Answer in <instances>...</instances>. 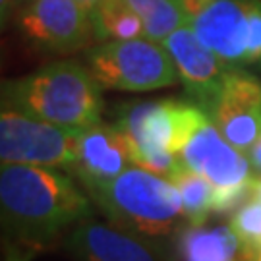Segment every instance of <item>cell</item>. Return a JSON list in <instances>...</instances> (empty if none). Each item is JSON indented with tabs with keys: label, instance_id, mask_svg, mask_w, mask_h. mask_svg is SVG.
<instances>
[{
	"label": "cell",
	"instance_id": "cell-1",
	"mask_svg": "<svg viewBox=\"0 0 261 261\" xmlns=\"http://www.w3.org/2000/svg\"><path fill=\"white\" fill-rule=\"evenodd\" d=\"M91 201L56 168L2 163V221L10 234L28 246H43L91 219Z\"/></svg>",
	"mask_w": 261,
	"mask_h": 261
},
{
	"label": "cell",
	"instance_id": "cell-2",
	"mask_svg": "<svg viewBox=\"0 0 261 261\" xmlns=\"http://www.w3.org/2000/svg\"><path fill=\"white\" fill-rule=\"evenodd\" d=\"M101 84L89 66L62 60L2 84V107L70 130L101 122Z\"/></svg>",
	"mask_w": 261,
	"mask_h": 261
},
{
	"label": "cell",
	"instance_id": "cell-3",
	"mask_svg": "<svg viewBox=\"0 0 261 261\" xmlns=\"http://www.w3.org/2000/svg\"><path fill=\"white\" fill-rule=\"evenodd\" d=\"M87 194L112 226L141 238L167 236L184 217L176 186L138 165Z\"/></svg>",
	"mask_w": 261,
	"mask_h": 261
},
{
	"label": "cell",
	"instance_id": "cell-4",
	"mask_svg": "<svg viewBox=\"0 0 261 261\" xmlns=\"http://www.w3.org/2000/svg\"><path fill=\"white\" fill-rule=\"evenodd\" d=\"M180 163L207 178L215 188L213 211L224 213L252 199V163L228 143L211 116L190 101L176 147Z\"/></svg>",
	"mask_w": 261,
	"mask_h": 261
},
{
	"label": "cell",
	"instance_id": "cell-5",
	"mask_svg": "<svg viewBox=\"0 0 261 261\" xmlns=\"http://www.w3.org/2000/svg\"><path fill=\"white\" fill-rule=\"evenodd\" d=\"M87 60L103 89L155 91L180 82L167 47L147 37L107 41L89 50Z\"/></svg>",
	"mask_w": 261,
	"mask_h": 261
},
{
	"label": "cell",
	"instance_id": "cell-6",
	"mask_svg": "<svg viewBox=\"0 0 261 261\" xmlns=\"http://www.w3.org/2000/svg\"><path fill=\"white\" fill-rule=\"evenodd\" d=\"M188 107L186 101L163 99L132 103L122 109L118 126L130 141L134 165L168 180L176 174L182 167L176 147Z\"/></svg>",
	"mask_w": 261,
	"mask_h": 261
},
{
	"label": "cell",
	"instance_id": "cell-7",
	"mask_svg": "<svg viewBox=\"0 0 261 261\" xmlns=\"http://www.w3.org/2000/svg\"><path fill=\"white\" fill-rule=\"evenodd\" d=\"M82 130H70L2 107L0 159L10 165L72 168Z\"/></svg>",
	"mask_w": 261,
	"mask_h": 261
},
{
	"label": "cell",
	"instance_id": "cell-8",
	"mask_svg": "<svg viewBox=\"0 0 261 261\" xmlns=\"http://www.w3.org/2000/svg\"><path fill=\"white\" fill-rule=\"evenodd\" d=\"M19 29L33 45L56 55L75 53L95 41L91 14L77 0H31L19 16Z\"/></svg>",
	"mask_w": 261,
	"mask_h": 261
},
{
	"label": "cell",
	"instance_id": "cell-9",
	"mask_svg": "<svg viewBox=\"0 0 261 261\" xmlns=\"http://www.w3.org/2000/svg\"><path fill=\"white\" fill-rule=\"evenodd\" d=\"M163 45L174 60L180 84L184 85L188 99L209 114L217 103L230 68L201 43L190 23L168 35Z\"/></svg>",
	"mask_w": 261,
	"mask_h": 261
},
{
	"label": "cell",
	"instance_id": "cell-10",
	"mask_svg": "<svg viewBox=\"0 0 261 261\" xmlns=\"http://www.w3.org/2000/svg\"><path fill=\"white\" fill-rule=\"evenodd\" d=\"M209 116L226 141L248 155L261 136V82L240 68L230 70Z\"/></svg>",
	"mask_w": 261,
	"mask_h": 261
},
{
	"label": "cell",
	"instance_id": "cell-11",
	"mask_svg": "<svg viewBox=\"0 0 261 261\" xmlns=\"http://www.w3.org/2000/svg\"><path fill=\"white\" fill-rule=\"evenodd\" d=\"M190 25L230 70L246 66L250 0H211L190 18Z\"/></svg>",
	"mask_w": 261,
	"mask_h": 261
},
{
	"label": "cell",
	"instance_id": "cell-12",
	"mask_svg": "<svg viewBox=\"0 0 261 261\" xmlns=\"http://www.w3.org/2000/svg\"><path fill=\"white\" fill-rule=\"evenodd\" d=\"M134 165L130 141L122 128L97 122L80 132L77 157L72 172L80 178L85 190H93L122 174Z\"/></svg>",
	"mask_w": 261,
	"mask_h": 261
},
{
	"label": "cell",
	"instance_id": "cell-13",
	"mask_svg": "<svg viewBox=\"0 0 261 261\" xmlns=\"http://www.w3.org/2000/svg\"><path fill=\"white\" fill-rule=\"evenodd\" d=\"M68 250L77 261H165L161 250L147 238L93 219L74 226Z\"/></svg>",
	"mask_w": 261,
	"mask_h": 261
},
{
	"label": "cell",
	"instance_id": "cell-14",
	"mask_svg": "<svg viewBox=\"0 0 261 261\" xmlns=\"http://www.w3.org/2000/svg\"><path fill=\"white\" fill-rule=\"evenodd\" d=\"M182 261H253L232 226L188 224L178 238Z\"/></svg>",
	"mask_w": 261,
	"mask_h": 261
},
{
	"label": "cell",
	"instance_id": "cell-15",
	"mask_svg": "<svg viewBox=\"0 0 261 261\" xmlns=\"http://www.w3.org/2000/svg\"><path fill=\"white\" fill-rule=\"evenodd\" d=\"M95 41H122L143 37V23L128 0H101L89 10Z\"/></svg>",
	"mask_w": 261,
	"mask_h": 261
},
{
	"label": "cell",
	"instance_id": "cell-16",
	"mask_svg": "<svg viewBox=\"0 0 261 261\" xmlns=\"http://www.w3.org/2000/svg\"><path fill=\"white\" fill-rule=\"evenodd\" d=\"M143 23V37L165 43L178 28L190 23L182 0H128Z\"/></svg>",
	"mask_w": 261,
	"mask_h": 261
},
{
	"label": "cell",
	"instance_id": "cell-17",
	"mask_svg": "<svg viewBox=\"0 0 261 261\" xmlns=\"http://www.w3.org/2000/svg\"><path fill=\"white\" fill-rule=\"evenodd\" d=\"M170 182L176 186L180 199H182V211L188 224H205L209 213L213 211V199H215V188L213 184L197 174L188 167H180Z\"/></svg>",
	"mask_w": 261,
	"mask_h": 261
},
{
	"label": "cell",
	"instance_id": "cell-18",
	"mask_svg": "<svg viewBox=\"0 0 261 261\" xmlns=\"http://www.w3.org/2000/svg\"><path fill=\"white\" fill-rule=\"evenodd\" d=\"M230 226L244 248L255 255L261 250V201L248 199L242 203L236 209Z\"/></svg>",
	"mask_w": 261,
	"mask_h": 261
},
{
	"label": "cell",
	"instance_id": "cell-19",
	"mask_svg": "<svg viewBox=\"0 0 261 261\" xmlns=\"http://www.w3.org/2000/svg\"><path fill=\"white\" fill-rule=\"evenodd\" d=\"M261 60V0H250V35L246 66Z\"/></svg>",
	"mask_w": 261,
	"mask_h": 261
},
{
	"label": "cell",
	"instance_id": "cell-20",
	"mask_svg": "<svg viewBox=\"0 0 261 261\" xmlns=\"http://www.w3.org/2000/svg\"><path fill=\"white\" fill-rule=\"evenodd\" d=\"M248 159H250V163H252V168L255 170V174L261 178V136H259V140L255 141V145L250 149Z\"/></svg>",
	"mask_w": 261,
	"mask_h": 261
},
{
	"label": "cell",
	"instance_id": "cell-21",
	"mask_svg": "<svg viewBox=\"0 0 261 261\" xmlns=\"http://www.w3.org/2000/svg\"><path fill=\"white\" fill-rule=\"evenodd\" d=\"M209 2H211V0H182V4H184V8H186L190 18H192V16H196L201 8H205Z\"/></svg>",
	"mask_w": 261,
	"mask_h": 261
},
{
	"label": "cell",
	"instance_id": "cell-22",
	"mask_svg": "<svg viewBox=\"0 0 261 261\" xmlns=\"http://www.w3.org/2000/svg\"><path fill=\"white\" fill-rule=\"evenodd\" d=\"M252 199H257L261 201V178L257 176L253 180V186H252Z\"/></svg>",
	"mask_w": 261,
	"mask_h": 261
},
{
	"label": "cell",
	"instance_id": "cell-23",
	"mask_svg": "<svg viewBox=\"0 0 261 261\" xmlns=\"http://www.w3.org/2000/svg\"><path fill=\"white\" fill-rule=\"evenodd\" d=\"M14 2H16V0H0V8H2V21L6 19L10 8L14 6Z\"/></svg>",
	"mask_w": 261,
	"mask_h": 261
},
{
	"label": "cell",
	"instance_id": "cell-24",
	"mask_svg": "<svg viewBox=\"0 0 261 261\" xmlns=\"http://www.w3.org/2000/svg\"><path fill=\"white\" fill-rule=\"evenodd\" d=\"M77 2H80L82 6H85L87 10H91V8H95V6H97L101 0H77Z\"/></svg>",
	"mask_w": 261,
	"mask_h": 261
},
{
	"label": "cell",
	"instance_id": "cell-25",
	"mask_svg": "<svg viewBox=\"0 0 261 261\" xmlns=\"http://www.w3.org/2000/svg\"><path fill=\"white\" fill-rule=\"evenodd\" d=\"M253 261H261V250H259V252H257V255L253 257Z\"/></svg>",
	"mask_w": 261,
	"mask_h": 261
},
{
	"label": "cell",
	"instance_id": "cell-26",
	"mask_svg": "<svg viewBox=\"0 0 261 261\" xmlns=\"http://www.w3.org/2000/svg\"><path fill=\"white\" fill-rule=\"evenodd\" d=\"M10 261H25L23 257H10Z\"/></svg>",
	"mask_w": 261,
	"mask_h": 261
}]
</instances>
